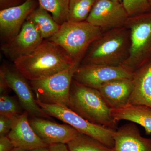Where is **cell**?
I'll use <instances>...</instances> for the list:
<instances>
[{"label": "cell", "instance_id": "1", "mask_svg": "<svg viewBox=\"0 0 151 151\" xmlns=\"http://www.w3.org/2000/svg\"><path fill=\"white\" fill-rule=\"evenodd\" d=\"M13 62L17 70L27 80L32 81L54 75L78 62L74 61L58 45L44 40L30 53Z\"/></svg>", "mask_w": 151, "mask_h": 151}, {"label": "cell", "instance_id": "2", "mask_svg": "<svg viewBox=\"0 0 151 151\" xmlns=\"http://www.w3.org/2000/svg\"><path fill=\"white\" fill-rule=\"evenodd\" d=\"M129 29L126 26L106 31L90 46L82 64L119 66L129 54Z\"/></svg>", "mask_w": 151, "mask_h": 151}, {"label": "cell", "instance_id": "3", "mask_svg": "<svg viewBox=\"0 0 151 151\" xmlns=\"http://www.w3.org/2000/svg\"><path fill=\"white\" fill-rule=\"evenodd\" d=\"M68 108L93 124L118 129V122L111 115V108L97 89L84 86L73 80Z\"/></svg>", "mask_w": 151, "mask_h": 151}, {"label": "cell", "instance_id": "4", "mask_svg": "<svg viewBox=\"0 0 151 151\" xmlns=\"http://www.w3.org/2000/svg\"><path fill=\"white\" fill-rule=\"evenodd\" d=\"M104 32L103 30L85 21L66 22L56 34L48 39L65 50L75 62L81 63L90 46Z\"/></svg>", "mask_w": 151, "mask_h": 151}, {"label": "cell", "instance_id": "5", "mask_svg": "<svg viewBox=\"0 0 151 151\" xmlns=\"http://www.w3.org/2000/svg\"><path fill=\"white\" fill-rule=\"evenodd\" d=\"M125 26L129 29V54L122 65L134 72L151 60V11L129 17Z\"/></svg>", "mask_w": 151, "mask_h": 151}, {"label": "cell", "instance_id": "6", "mask_svg": "<svg viewBox=\"0 0 151 151\" xmlns=\"http://www.w3.org/2000/svg\"><path fill=\"white\" fill-rule=\"evenodd\" d=\"M81 63L47 78L29 81L36 100L50 105L68 107L73 76Z\"/></svg>", "mask_w": 151, "mask_h": 151}, {"label": "cell", "instance_id": "7", "mask_svg": "<svg viewBox=\"0 0 151 151\" xmlns=\"http://www.w3.org/2000/svg\"><path fill=\"white\" fill-rule=\"evenodd\" d=\"M36 101L45 113L70 125L79 133L87 135L105 145L114 147V134L116 130L91 123L68 107L50 105Z\"/></svg>", "mask_w": 151, "mask_h": 151}, {"label": "cell", "instance_id": "8", "mask_svg": "<svg viewBox=\"0 0 151 151\" xmlns=\"http://www.w3.org/2000/svg\"><path fill=\"white\" fill-rule=\"evenodd\" d=\"M134 73L122 65L82 64L76 71L73 79L84 86L97 89L109 81L122 78H132Z\"/></svg>", "mask_w": 151, "mask_h": 151}, {"label": "cell", "instance_id": "9", "mask_svg": "<svg viewBox=\"0 0 151 151\" xmlns=\"http://www.w3.org/2000/svg\"><path fill=\"white\" fill-rule=\"evenodd\" d=\"M0 74L4 77L10 89L16 94L20 104L26 112L33 117L49 118L50 116L37 103L32 88L27 79L14 66L3 65L1 68Z\"/></svg>", "mask_w": 151, "mask_h": 151}, {"label": "cell", "instance_id": "10", "mask_svg": "<svg viewBox=\"0 0 151 151\" xmlns=\"http://www.w3.org/2000/svg\"><path fill=\"white\" fill-rule=\"evenodd\" d=\"M129 17L122 3L112 0H97L86 21L105 32L125 26Z\"/></svg>", "mask_w": 151, "mask_h": 151}, {"label": "cell", "instance_id": "11", "mask_svg": "<svg viewBox=\"0 0 151 151\" xmlns=\"http://www.w3.org/2000/svg\"><path fill=\"white\" fill-rule=\"evenodd\" d=\"M37 5L36 0H26L19 5L1 10L0 33L3 43L17 35L28 17Z\"/></svg>", "mask_w": 151, "mask_h": 151}, {"label": "cell", "instance_id": "12", "mask_svg": "<svg viewBox=\"0 0 151 151\" xmlns=\"http://www.w3.org/2000/svg\"><path fill=\"white\" fill-rule=\"evenodd\" d=\"M43 40L35 25L27 19L17 35L3 43L1 50L6 57L14 62L17 58L30 53Z\"/></svg>", "mask_w": 151, "mask_h": 151}, {"label": "cell", "instance_id": "13", "mask_svg": "<svg viewBox=\"0 0 151 151\" xmlns=\"http://www.w3.org/2000/svg\"><path fill=\"white\" fill-rule=\"evenodd\" d=\"M30 124L37 136L47 145L67 144L79 132L68 124H57L43 118L33 117Z\"/></svg>", "mask_w": 151, "mask_h": 151}, {"label": "cell", "instance_id": "14", "mask_svg": "<svg viewBox=\"0 0 151 151\" xmlns=\"http://www.w3.org/2000/svg\"><path fill=\"white\" fill-rule=\"evenodd\" d=\"M27 112L15 119L11 131L7 135L14 147L30 151L39 148L48 147L33 129Z\"/></svg>", "mask_w": 151, "mask_h": 151}, {"label": "cell", "instance_id": "15", "mask_svg": "<svg viewBox=\"0 0 151 151\" xmlns=\"http://www.w3.org/2000/svg\"><path fill=\"white\" fill-rule=\"evenodd\" d=\"M114 151H151V139L143 137L137 124L122 125L114 134Z\"/></svg>", "mask_w": 151, "mask_h": 151}, {"label": "cell", "instance_id": "16", "mask_svg": "<svg viewBox=\"0 0 151 151\" xmlns=\"http://www.w3.org/2000/svg\"><path fill=\"white\" fill-rule=\"evenodd\" d=\"M133 88L132 78H122L103 84L97 90L111 109L128 104Z\"/></svg>", "mask_w": 151, "mask_h": 151}, {"label": "cell", "instance_id": "17", "mask_svg": "<svg viewBox=\"0 0 151 151\" xmlns=\"http://www.w3.org/2000/svg\"><path fill=\"white\" fill-rule=\"evenodd\" d=\"M133 88L128 104L151 108V60L134 72Z\"/></svg>", "mask_w": 151, "mask_h": 151}, {"label": "cell", "instance_id": "18", "mask_svg": "<svg viewBox=\"0 0 151 151\" xmlns=\"http://www.w3.org/2000/svg\"><path fill=\"white\" fill-rule=\"evenodd\" d=\"M111 115L117 122L126 120L140 125L146 134H151V108L144 105H127L111 109Z\"/></svg>", "mask_w": 151, "mask_h": 151}, {"label": "cell", "instance_id": "19", "mask_svg": "<svg viewBox=\"0 0 151 151\" xmlns=\"http://www.w3.org/2000/svg\"><path fill=\"white\" fill-rule=\"evenodd\" d=\"M27 19L35 25L43 40L52 37L59 31L60 27L48 11L39 4Z\"/></svg>", "mask_w": 151, "mask_h": 151}, {"label": "cell", "instance_id": "20", "mask_svg": "<svg viewBox=\"0 0 151 151\" xmlns=\"http://www.w3.org/2000/svg\"><path fill=\"white\" fill-rule=\"evenodd\" d=\"M67 145L70 151H114L113 148L80 133Z\"/></svg>", "mask_w": 151, "mask_h": 151}, {"label": "cell", "instance_id": "21", "mask_svg": "<svg viewBox=\"0 0 151 151\" xmlns=\"http://www.w3.org/2000/svg\"><path fill=\"white\" fill-rule=\"evenodd\" d=\"M97 0H70L68 21H85Z\"/></svg>", "mask_w": 151, "mask_h": 151}, {"label": "cell", "instance_id": "22", "mask_svg": "<svg viewBox=\"0 0 151 151\" xmlns=\"http://www.w3.org/2000/svg\"><path fill=\"white\" fill-rule=\"evenodd\" d=\"M39 4L49 12L60 25L68 21L70 0H38Z\"/></svg>", "mask_w": 151, "mask_h": 151}, {"label": "cell", "instance_id": "23", "mask_svg": "<svg viewBox=\"0 0 151 151\" xmlns=\"http://www.w3.org/2000/svg\"><path fill=\"white\" fill-rule=\"evenodd\" d=\"M14 97L5 92L0 96V115L8 117H17L21 114V104Z\"/></svg>", "mask_w": 151, "mask_h": 151}, {"label": "cell", "instance_id": "24", "mask_svg": "<svg viewBox=\"0 0 151 151\" xmlns=\"http://www.w3.org/2000/svg\"><path fill=\"white\" fill-rule=\"evenodd\" d=\"M122 3L129 17L151 11L149 0H122Z\"/></svg>", "mask_w": 151, "mask_h": 151}, {"label": "cell", "instance_id": "25", "mask_svg": "<svg viewBox=\"0 0 151 151\" xmlns=\"http://www.w3.org/2000/svg\"><path fill=\"white\" fill-rule=\"evenodd\" d=\"M16 117L12 118L0 115V137L8 134L12 127L14 120Z\"/></svg>", "mask_w": 151, "mask_h": 151}, {"label": "cell", "instance_id": "26", "mask_svg": "<svg viewBox=\"0 0 151 151\" xmlns=\"http://www.w3.org/2000/svg\"><path fill=\"white\" fill-rule=\"evenodd\" d=\"M14 148L7 136L0 137V151H10Z\"/></svg>", "mask_w": 151, "mask_h": 151}, {"label": "cell", "instance_id": "27", "mask_svg": "<svg viewBox=\"0 0 151 151\" xmlns=\"http://www.w3.org/2000/svg\"><path fill=\"white\" fill-rule=\"evenodd\" d=\"M26 0H0L1 10L19 5L24 2Z\"/></svg>", "mask_w": 151, "mask_h": 151}, {"label": "cell", "instance_id": "28", "mask_svg": "<svg viewBox=\"0 0 151 151\" xmlns=\"http://www.w3.org/2000/svg\"><path fill=\"white\" fill-rule=\"evenodd\" d=\"M49 151H70L67 144L58 143L48 146Z\"/></svg>", "mask_w": 151, "mask_h": 151}, {"label": "cell", "instance_id": "29", "mask_svg": "<svg viewBox=\"0 0 151 151\" xmlns=\"http://www.w3.org/2000/svg\"><path fill=\"white\" fill-rule=\"evenodd\" d=\"M29 151H49L48 147H44L34 149Z\"/></svg>", "mask_w": 151, "mask_h": 151}, {"label": "cell", "instance_id": "30", "mask_svg": "<svg viewBox=\"0 0 151 151\" xmlns=\"http://www.w3.org/2000/svg\"><path fill=\"white\" fill-rule=\"evenodd\" d=\"M10 151H29L26 150H23V149L18 148L14 147Z\"/></svg>", "mask_w": 151, "mask_h": 151}, {"label": "cell", "instance_id": "31", "mask_svg": "<svg viewBox=\"0 0 151 151\" xmlns=\"http://www.w3.org/2000/svg\"><path fill=\"white\" fill-rule=\"evenodd\" d=\"M112 1H114L119 2H122V0H112Z\"/></svg>", "mask_w": 151, "mask_h": 151}, {"label": "cell", "instance_id": "32", "mask_svg": "<svg viewBox=\"0 0 151 151\" xmlns=\"http://www.w3.org/2000/svg\"><path fill=\"white\" fill-rule=\"evenodd\" d=\"M149 2H150V6L151 7V0H149Z\"/></svg>", "mask_w": 151, "mask_h": 151}]
</instances>
